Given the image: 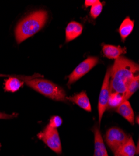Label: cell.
<instances>
[{"label":"cell","instance_id":"1","mask_svg":"<svg viewBox=\"0 0 139 156\" xmlns=\"http://www.w3.org/2000/svg\"><path fill=\"white\" fill-rule=\"evenodd\" d=\"M138 69V64L127 58L120 56L116 59L111 66L110 93H118L123 95Z\"/></svg>","mask_w":139,"mask_h":156},{"label":"cell","instance_id":"12","mask_svg":"<svg viewBox=\"0 0 139 156\" xmlns=\"http://www.w3.org/2000/svg\"><path fill=\"white\" fill-rule=\"evenodd\" d=\"M103 51L104 56L109 59H117L122 54L126 53L127 49L120 46L110 44H105L103 46Z\"/></svg>","mask_w":139,"mask_h":156},{"label":"cell","instance_id":"17","mask_svg":"<svg viewBox=\"0 0 139 156\" xmlns=\"http://www.w3.org/2000/svg\"><path fill=\"white\" fill-rule=\"evenodd\" d=\"M123 102V95L118 93H110L107 108H117L120 104Z\"/></svg>","mask_w":139,"mask_h":156},{"label":"cell","instance_id":"18","mask_svg":"<svg viewBox=\"0 0 139 156\" xmlns=\"http://www.w3.org/2000/svg\"><path fill=\"white\" fill-rule=\"evenodd\" d=\"M103 5L100 1L97 0V2L91 6V9L90 11V14L91 16L94 19H96L101 13L103 11Z\"/></svg>","mask_w":139,"mask_h":156},{"label":"cell","instance_id":"16","mask_svg":"<svg viewBox=\"0 0 139 156\" xmlns=\"http://www.w3.org/2000/svg\"><path fill=\"white\" fill-rule=\"evenodd\" d=\"M139 87V77L138 74L135 75L131 81L129 83L125 93L123 94V101H128V99L137 91Z\"/></svg>","mask_w":139,"mask_h":156},{"label":"cell","instance_id":"20","mask_svg":"<svg viewBox=\"0 0 139 156\" xmlns=\"http://www.w3.org/2000/svg\"><path fill=\"white\" fill-rule=\"evenodd\" d=\"M17 114H8L6 113L3 112H0V119H11L15 118V117L17 115Z\"/></svg>","mask_w":139,"mask_h":156},{"label":"cell","instance_id":"15","mask_svg":"<svg viewBox=\"0 0 139 156\" xmlns=\"http://www.w3.org/2000/svg\"><path fill=\"white\" fill-rule=\"evenodd\" d=\"M21 78L10 77L5 81L4 89L6 92L15 93L18 90L24 83Z\"/></svg>","mask_w":139,"mask_h":156},{"label":"cell","instance_id":"19","mask_svg":"<svg viewBox=\"0 0 139 156\" xmlns=\"http://www.w3.org/2000/svg\"><path fill=\"white\" fill-rule=\"evenodd\" d=\"M62 124V119L58 115H54L50 119L49 124H48L50 127L57 129L61 126Z\"/></svg>","mask_w":139,"mask_h":156},{"label":"cell","instance_id":"22","mask_svg":"<svg viewBox=\"0 0 139 156\" xmlns=\"http://www.w3.org/2000/svg\"><path fill=\"white\" fill-rule=\"evenodd\" d=\"M7 76H7V75H5V74H0V77H7Z\"/></svg>","mask_w":139,"mask_h":156},{"label":"cell","instance_id":"21","mask_svg":"<svg viewBox=\"0 0 139 156\" xmlns=\"http://www.w3.org/2000/svg\"><path fill=\"white\" fill-rule=\"evenodd\" d=\"M97 0H85L84 4L85 7L87 8V7L93 6L97 2Z\"/></svg>","mask_w":139,"mask_h":156},{"label":"cell","instance_id":"14","mask_svg":"<svg viewBox=\"0 0 139 156\" xmlns=\"http://www.w3.org/2000/svg\"><path fill=\"white\" fill-rule=\"evenodd\" d=\"M134 27V21L129 17L126 18L120 24L119 32L122 38V40L124 41L132 32Z\"/></svg>","mask_w":139,"mask_h":156},{"label":"cell","instance_id":"2","mask_svg":"<svg viewBox=\"0 0 139 156\" xmlns=\"http://www.w3.org/2000/svg\"><path fill=\"white\" fill-rule=\"evenodd\" d=\"M47 18V11L39 10L33 12L20 21L15 28L17 43H21L42 30L46 23Z\"/></svg>","mask_w":139,"mask_h":156},{"label":"cell","instance_id":"7","mask_svg":"<svg viewBox=\"0 0 139 156\" xmlns=\"http://www.w3.org/2000/svg\"><path fill=\"white\" fill-rule=\"evenodd\" d=\"M111 67H109L105 75L102 88L99 98L98 102V113H99V122H101L103 114L107 108L108 101L110 95V80Z\"/></svg>","mask_w":139,"mask_h":156},{"label":"cell","instance_id":"4","mask_svg":"<svg viewBox=\"0 0 139 156\" xmlns=\"http://www.w3.org/2000/svg\"><path fill=\"white\" fill-rule=\"evenodd\" d=\"M130 137L122 129L111 127L106 134L105 140L112 152L116 154L128 141Z\"/></svg>","mask_w":139,"mask_h":156},{"label":"cell","instance_id":"3","mask_svg":"<svg viewBox=\"0 0 139 156\" xmlns=\"http://www.w3.org/2000/svg\"><path fill=\"white\" fill-rule=\"evenodd\" d=\"M24 83L36 91L55 101L66 102L65 90L53 82L41 78L25 77Z\"/></svg>","mask_w":139,"mask_h":156},{"label":"cell","instance_id":"9","mask_svg":"<svg viewBox=\"0 0 139 156\" xmlns=\"http://www.w3.org/2000/svg\"><path fill=\"white\" fill-rule=\"evenodd\" d=\"M66 99L75 104L87 112H91L92 111L89 99L85 91L74 94L71 97H66Z\"/></svg>","mask_w":139,"mask_h":156},{"label":"cell","instance_id":"6","mask_svg":"<svg viewBox=\"0 0 139 156\" xmlns=\"http://www.w3.org/2000/svg\"><path fill=\"white\" fill-rule=\"evenodd\" d=\"M99 62L97 57H88L74 69L72 73L69 76L68 85L69 86L75 81H77L87 73H89Z\"/></svg>","mask_w":139,"mask_h":156},{"label":"cell","instance_id":"8","mask_svg":"<svg viewBox=\"0 0 139 156\" xmlns=\"http://www.w3.org/2000/svg\"><path fill=\"white\" fill-rule=\"evenodd\" d=\"M94 134V156H109L106 147L101 136L99 127L95 125L92 129Z\"/></svg>","mask_w":139,"mask_h":156},{"label":"cell","instance_id":"5","mask_svg":"<svg viewBox=\"0 0 139 156\" xmlns=\"http://www.w3.org/2000/svg\"><path fill=\"white\" fill-rule=\"evenodd\" d=\"M37 137L54 152L61 154L62 144L57 129L47 125L42 132L37 134Z\"/></svg>","mask_w":139,"mask_h":156},{"label":"cell","instance_id":"11","mask_svg":"<svg viewBox=\"0 0 139 156\" xmlns=\"http://www.w3.org/2000/svg\"><path fill=\"white\" fill-rule=\"evenodd\" d=\"M117 112L122 115L129 123L134 125L135 123V114L130 103L129 101H124L117 108Z\"/></svg>","mask_w":139,"mask_h":156},{"label":"cell","instance_id":"13","mask_svg":"<svg viewBox=\"0 0 139 156\" xmlns=\"http://www.w3.org/2000/svg\"><path fill=\"white\" fill-rule=\"evenodd\" d=\"M137 148L132 137L130 136L128 141L114 155L115 156H135Z\"/></svg>","mask_w":139,"mask_h":156},{"label":"cell","instance_id":"10","mask_svg":"<svg viewBox=\"0 0 139 156\" xmlns=\"http://www.w3.org/2000/svg\"><path fill=\"white\" fill-rule=\"evenodd\" d=\"M82 25L78 22H70L66 28V42L69 43L79 37L82 33Z\"/></svg>","mask_w":139,"mask_h":156}]
</instances>
